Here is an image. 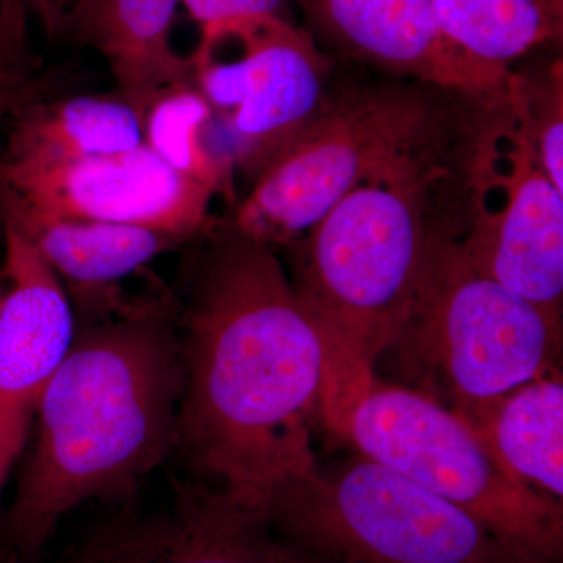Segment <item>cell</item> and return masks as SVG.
<instances>
[{"mask_svg": "<svg viewBox=\"0 0 563 563\" xmlns=\"http://www.w3.org/2000/svg\"><path fill=\"white\" fill-rule=\"evenodd\" d=\"M174 313L184 393L174 453L191 479L265 510L277 484L317 465L324 347L273 247L213 235Z\"/></svg>", "mask_w": 563, "mask_h": 563, "instance_id": "cell-1", "label": "cell"}, {"mask_svg": "<svg viewBox=\"0 0 563 563\" xmlns=\"http://www.w3.org/2000/svg\"><path fill=\"white\" fill-rule=\"evenodd\" d=\"M181 393L168 306H136L76 333L36 407L31 454L3 521L11 558L35 561L81 504L136 503L141 481L174 453Z\"/></svg>", "mask_w": 563, "mask_h": 563, "instance_id": "cell-2", "label": "cell"}, {"mask_svg": "<svg viewBox=\"0 0 563 563\" xmlns=\"http://www.w3.org/2000/svg\"><path fill=\"white\" fill-rule=\"evenodd\" d=\"M437 168L409 169L355 188L295 247L291 284L324 347L320 418L342 435L412 309Z\"/></svg>", "mask_w": 563, "mask_h": 563, "instance_id": "cell-3", "label": "cell"}, {"mask_svg": "<svg viewBox=\"0 0 563 563\" xmlns=\"http://www.w3.org/2000/svg\"><path fill=\"white\" fill-rule=\"evenodd\" d=\"M265 512L303 563H551L362 454L333 474L314 465L282 481Z\"/></svg>", "mask_w": 563, "mask_h": 563, "instance_id": "cell-4", "label": "cell"}, {"mask_svg": "<svg viewBox=\"0 0 563 563\" xmlns=\"http://www.w3.org/2000/svg\"><path fill=\"white\" fill-rule=\"evenodd\" d=\"M443 113L418 88L328 96L306 131L252 184L232 225L265 246L302 239L355 188L418 168L442 140Z\"/></svg>", "mask_w": 563, "mask_h": 563, "instance_id": "cell-5", "label": "cell"}, {"mask_svg": "<svg viewBox=\"0 0 563 563\" xmlns=\"http://www.w3.org/2000/svg\"><path fill=\"white\" fill-rule=\"evenodd\" d=\"M561 343V318L476 272L459 240L429 229L412 309L390 351L421 366L450 407L555 372Z\"/></svg>", "mask_w": 563, "mask_h": 563, "instance_id": "cell-6", "label": "cell"}, {"mask_svg": "<svg viewBox=\"0 0 563 563\" xmlns=\"http://www.w3.org/2000/svg\"><path fill=\"white\" fill-rule=\"evenodd\" d=\"M342 435L507 542L561 563L562 501L515 477L479 432L439 399L376 379L352 406Z\"/></svg>", "mask_w": 563, "mask_h": 563, "instance_id": "cell-7", "label": "cell"}, {"mask_svg": "<svg viewBox=\"0 0 563 563\" xmlns=\"http://www.w3.org/2000/svg\"><path fill=\"white\" fill-rule=\"evenodd\" d=\"M191 81L231 143L235 172L254 184L328 101L329 58L288 18L251 16L201 29Z\"/></svg>", "mask_w": 563, "mask_h": 563, "instance_id": "cell-8", "label": "cell"}, {"mask_svg": "<svg viewBox=\"0 0 563 563\" xmlns=\"http://www.w3.org/2000/svg\"><path fill=\"white\" fill-rule=\"evenodd\" d=\"M507 147H481L472 225L459 240L473 268L562 318L563 192L548 179L531 140L510 121Z\"/></svg>", "mask_w": 563, "mask_h": 563, "instance_id": "cell-9", "label": "cell"}, {"mask_svg": "<svg viewBox=\"0 0 563 563\" xmlns=\"http://www.w3.org/2000/svg\"><path fill=\"white\" fill-rule=\"evenodd\" d=\"M214 195L146 143L55 166L0 162V218H58L135 225L190 242L209 224Z\"/></svg>", "mask_w": 563, "mask_h": 563, "instance_id": "cell-10", "label": "cell"}, {"mask_svg": "<svg viewBox=\"0 0 563 563\" xmlns=\"http://www.w3.org/2000/svg\"><path fill=\"white\" fill-rule=\"evenodd\" d=\"M65 563H303L274 533L265 510L235 493L173 477L155 512L135 503L85 540Z\"/></svg>", "mask_w": 563, "mask_h": 563, "instance_id": "cell-11", "label": "cell"}, {"mask_svg": "<svg viewBox=\"0 0 563 563\" xmlns=\"http://www.w3.org/2000/svg\"><path fill=\"white\" fill-rule=\"evenodd\" d=\"M0 268V488L24 450L41 395L73 346V307L43 254L2 221Z\"/></svg>", "mask_w": 563, "mask_h": 563, "instance_id": "cell-12", "label": "cell"}, {"mask_svg": "<svg viewBox=\"0 0 563 563\" xmlns=\"http://www.w3.org/2000/svg\"><path fill=\"white\" fill-rule=\"evenodd\" d=\"M322 41L354 60L429 87L501 102L514 73L485 68L450 43L431 0H296Z\"/></svg>", "mask_w": 563, "mask_h": 563, "instance_id": "cell-13", "label": "cell"}, {"mask_svg": "<svg viewBox=\"0 0 563 563\" xmlns=\"http://www.w3.org/2000/svg\"><path fill=\"white\" fill-rule=\"evenodd\" d=\"M181 0H91L68 31L109 65L120 96L144 120L152 101L191 81L190 58L174 49V20Z\"/></svg>", "mask_w": 563, "mask_h": 563, "instance_id": "cell-14", "label": "cell"}, {"mask_svg": "<svg viewBox=\"0 0 563 563\" xmlns=\"http://www.w3.org/2000/svg\"><path fill=\"white\" fill-rule=\"evenodd\" d=\"M0 162L55 166L135 150L144 143L143 120L120 95L31 99L10 114Z\"/></svg>", "mask_w": 563, "mask_h": 563, "instance_id": "cell-15", "label": "cell"}, {"mask_svg": "<svg viewBox=\"0 0 563 563\" xmlns=\"http://www.w3.org/2000/svg\"><path fill=\"white\" fill-rule=\"evenodd\" d=\"M518 479L562 501L563 384L559 373L483 402L451 407Z\"/></svg>", "mask_w": 563, "mask_h": 563, "instance_id": "cell-16", "label": "cell"}, {"mask_svg": "<svg viewBox=\"0 0 563 563\" xmlns=\"http://www.w3.org/2000/svg\"><path fill=\"white\" fill-rule=\"evenodd\" d=\"M0 220L16 225L58 277L87 296L102 295L162 254L188 243L172 233L110 222L58 218Z\"/></svg>", "mask_w": 563, "mask_h": 563, "instance_id": "cell-17", "label": "cell"}, {"mask_svg": "<svg viewBox=\"0 0 563 563\" xmlns=\"http://www.w3.org/2000/svg\"><path fill=\"white\" fill-rule=\"evenodd\" d=\"M444 38L485 68L510 65L561 38L563 0H431Z\"/></svg>", "mask_w": 563, "mask_h": 563, "instance_id": "cell-18", "label": "cell"}, {"mask_svg": "<svg viewBox=\"0 0 563 563\" xmlns=\"http://www.w3.org/2000/svg\"><path fill=\"white\" fill-rule=\"evenodd\" d=\"M143 124L144 143L173 169L235 202L236 172L228 133L192 81L158 95Z\"/></svg>", "mask_w": 563, "mask_h": 563, "instance_id": "cell-19", "label": "cell"}, {"mask_svg": "<svg viewBox=\"0 0 563 563\" xmlns=\"http://www.w3.org/2000/svg\"><path fill=\"white\" fill-rule=\"evenodd\" d=\"M504 106L531 140L548 179L563 192V76L562 63L544 79L526 80L515 74Z\"/></svg>", "mask_w": 563, "mask_h": 563, "instance_id": "cell-20", "label": "cell"}, {"mask_svg": "<svg viewBox=\"0 0 563 563\" xmlns=\"http://www.w3.org/2000/svg\"><path fill=\"white\" fill-rule=\"evenodd\" d=\"M290 0H181V7L199 29L251 16L287 18Z\"/></svg>", "mask_w": 563, "mask_h": 563, "instance_id": "cell-21", "label": "cell"}, {"mask_svg": "<svg viewBox=\"0 0 563 563\" xmlns=\"http://www.w3.org/2000/svg\"><path fill=\"white\" fill-rule=\"evenodd\" d=\"M25 9L32 11L47 35L55 36L68 31L76 0H22Z\"/></svg>", "mask_w": 563, "mask_h": 563, "instance_id": "cell-22", "label": "cell"}, {"mask_svg": "<svg viewBox=\"0 0 563 563\" xmlns=\"http://www.w3.org/2000/svg\"><path fill=\"white\" fill-rule=\"evenodd\" d=\"M27 99V91L18 81H0V120L9 117L11 111L16 110Z\"/></svg>", "mask_w": 563, "mask_h": 563, "instance_id": "cell-23", "label": "cell"}, {"mask_svg": "<svg viewBox=\"0 0 563 563\" xmlns=\"http://www.w3.org/2000/svg\"><path fill=\"white\" fill-rule=\"evenodd\" d=\"M90 2H91V0H76V9H74L73 16H70V20H73V18L76 16V14L79 13L80 10H84L85 7H87L88 3H90ZM68 27H69V25H68Z\"/></svg>", "mask_w": 563, "mask_h": 563, "instance_id": "cell-24", "label": "cell"}, {"mask_svg": "<svg viewBox=\"0 0 563 563\" xmlns=\"http://www.w3.org/2000/svg\"><path fill=\"white\" fill-rule=\"evenodd\" d=\"M7 3H9V0H0V22H2L3 13H5Z\"/></svg>", "mask_w": 563, "mask_h": 563, "instance_id": "cell-25", "label": "cell"}, {"mask_svg": "<svg viewBox=\"0 0 563 563\" xmlns=\"http://www.w3.org/2000/svg\"><path fill=\"white\" fill-rule=\"evenodd\" d=\"M2 492H3L2 488H0V496H2Z\"/></svg>", "mask_w": 563, "mask_h": 563, "instance_id": "cell-26", "label": "cell"}, {"mask_svg": "<svg viewBox=\"0 0 563 563\" xmlns=\"http://www.w3.org/2000/svg\"><path fill=\"white\" fill-rule=\"evenodd\" d=\"M3 74H5V73L0 74V76H3Z\"/></svg>", "mask_w": 563, "mask_h": 563, "instance_id": "cell-27", "label": "cell"}, {"mask_svg": "<svg viewBox=\"0 0 563 563\" xmlns=\"http://www.w3.org/2000/svg\"><path fill=\"white\" fill-rule=\"evenodd\" d=\"M0 288H2V284H0Z\"/></svg>", "mask_w": 563, "mask_h": 563, "instance_id": "cell-28", "label": "cell"}]
</instances>
